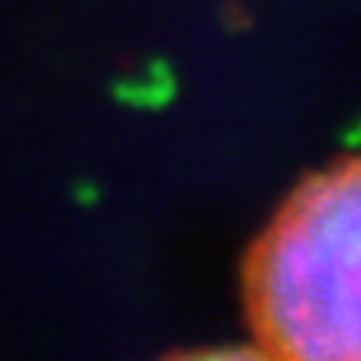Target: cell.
I'll list each match as a JSON object with an SVG mask.
<instances>
[{
  "label": "cell",
  "mask_w": 361,
  "mask_h": 361,
  "mask_svg": "<svg viewBox=\"0 0 361 361\" xmlns=\"http://www.w3.org/2000/svg\"><path fill=\"white\" fill-rule=\"evenodd\" d=\"M255 355L361 361V154L298 180L241 261Z\"/></svg>",
  "instance_id": "6da1fadb"
}]
</instances>
